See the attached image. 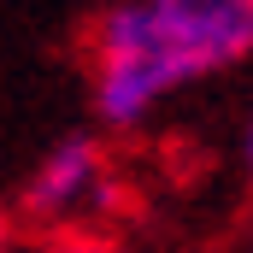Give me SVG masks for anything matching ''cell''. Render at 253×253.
I'll use <instances>...</instances> for the list:
<instances>
[{"mask_svg": "<svg viewBox=\"0 0 253 253\" xmlns=\"http://www.w3.org/2000/svg\"><path fill=\"white\" fill-rule=\"evenodd\" d=\"M53 253H124V248L106 236H65V242H53Z\"/></svg>", "mask_w": 253, "mask_h": 253, "instance_id": "cell-3", "label": "cell"}, {"mask_svg": "<svg viewBox=\"0 0 253 253\" xmlns=\"http://www.w3.org/2000/svg\"><path fill=\"white\" fill-rule=\"evenodd\" d=\"M242 165H248V177H253V112H248V129H242Z\"/></svg>", "mask_w": 253, "mask_h": 253, "instance_id": "cell-4", "label": "cell"}, {"mask_svg": "<svg viewBox=\"0 0 253 253\" xmlns=\"http://www.w3.org/2000/svg\"><path fill=\"white\" fill-rule=\"evenodd\" d=\"M106 200H112L106 153H100V141H88V135L59 141V147L36 165V177H30V189H24V206H30L36 218H47V224H65V218H77V212H94V206H106Z\"/></svg>", "mask_w": 253, "mask_h": 253, "instance_id": "cell-2", "label": "cell"}, {"mask_svg": "<svg viewBox=\"0 0 253 253\" xmlns=\"http://www.w3.org/2000/svg\"><path fill=\"white\" fill-rule=\"evenodd\" d=\"M12 248V218H6V206H0V253Z\"/></svg>", "mask_w": 253, "mask_h": 253, "instance_id": "cell-5", "label": "cell"}, {"mask_svg": "<svg viewBox=\"0 0 253 253\" xmlns=\"http://www.w3.org/2000/svg\"><path fill=\"white\" fill-rule=\"evenodd\" d=\"M88 59L100 124L135 129L159 100L253 59V0H118Z\"/></svg>", "mask_w": 253, "mask_h": 253, "instance_id": "cell-1", "label": "cell"}]
</instances>
